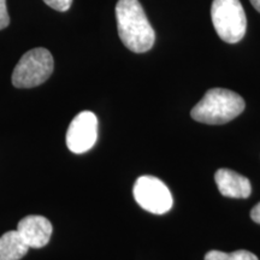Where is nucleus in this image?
Returning a JSON list of instances; mask_svg holds the SVG:
<instances>
[{"label":"nucleus","instance_id":"f257e3e1","mask_svg":"<svg viewBox=\"0 0 260 260\" xmlns=\"http://www.w3.org/2000/svg\"><path fill=\"white\" fill-rule=\"evenodd\" d=\"M116 18L118 35L128 50L135 53H144L153 47L154 29L139 0H118Z\"/></svg>","mask_w":260,"mask_h":260},{"label":"nucleus","instance_id":"f03ea898","mask_svg":"<svg viewBox=\"0 0 260 260\" xmlns=\"http://www.w3.org/2000/svg\"><path fill=\"white\" fill-rule=\"evenodd\" d=\"M241 95L225 88L209 89L190 111L194 121L204 124H225L245 110Z\"/></svg>","mask_w":260,"mask_h":260},{"label":"nucleus","instance_id":"7ed1b4c3","mask_svg":"<svg viewBox=\"0 0 260 260\" xmlns=\"http://www.w3.org/2000/svg\"><path fill=\"white\" fill-rule=\"evenodd\" d=\"M54 61L46 48H32L23 54L12 73V84L16 88H32L50 79Z\"/></svg>","mask_w":260,"mask_h":260},{"label":"nucleus","instance_id":"20e7f679","mask_svg":"<svg viewBox=\"0 0 260 260\" xmlns=\"http://www.w3.org/2000/svg\"><path fill=\"white\" fill-rule=\"evenodd\" d=\"M211 18L218 37L228 44H236L245 37L247 17L240 0H213Z\"/></svg>","mask_w":260,"mask_h":260},{"label":"nucleus","instance_id":"39448f33","mask_svg":"<svg viewBox=\"0 0 260 260\" xmlns=\"http://www.w3.org/2000/svg\"><path fill=\"white\" fill-rule=\"evenodd\" d=\"M134 199L147 212L164 214L171 210L174 199L164 182L154 176H140L134 184Z\"/></svg>","mask_w":260,"mask_h":260},{"label":"nucleus","instance_id":"423d86ee","mask_svg":"<svg viewBox=\"0 0 260 260\" xmlns=\"http://www.w3.org/2000/svg\"><path fill=\"white\" fill-rule=\"evenodd\" d=\"M98 139V118L93 112L82 111L75 116L67 132L68 148L73 153L82 154L95 145Z\"/></svg>","mask_w":260,"mask_h":260},{"label":"nucleus","instance_id":"0eeeda50","mask_svg":"<svg viewBox=\"0 0 260 260\" xmlns=\"http://www.w3.org/2000/svg\"><path fill=\"white\" fill-rule=\"evenodd\" d=\"M17 232L29 248H42L50 242L53 228L46 217L31 214L19 220Z\"/></svg>","mask_w":260,"mask_h":260},{"label":"nucleus","instance_id":"6e6552de","mask_svg":"<svg viewBox=\"0 0 260 260\" xmlns=\"http://www.w3.org/2000/svg\"><path fill=\"white\" fill-rule=\"evenodd\" d=\"M214 181L220 194L226 198L247 199L252 193L251 181L229 169H219L214 175Z\"/></svg>","mask_w":260,"mask_h":260},{"label":"nucleus","instance_id":"1a4fd4ad","mask_svg":"<svg viewBox=\"0 0 260 260\" xmlns=\"http://www.w3.org/2000/svg\"><path fill=\"white\" fill-rule=\"evenodd\" d=\"M28 249L29 246L17 230H10L0 236V260H21Z\"/></svg>","mask_w":260,"mask_h":260},{"label":"nucleus","instance_id":"9d476101","mask_svg":"<svg viewBox=\"0 0 260 260\" xmlns=\"http://www.w3.org/2000/svg\"><path fill=\"white\" fill-rule=\"evenodd\" d=\"M205 260H259L258 256L252 252L240 249L233 253H225L220 251H210L205 255Z\"/></svg>","mask_w":260,"mask_h":260},{"label":"nucleus","instance_id":"9b49d317","mask_svg":"<svg viewBox=\"0 0 260 260\" xmlns=\"http://www.w3.org/2000/svg\"><path fill=\"white\" fill-rule=\"evenodd\" d=\"M44 3L53 10H57L59 12H65L70 9L71 4H73V0H44Z\"/></svg>","mask_w":260,"mask_h":260},{"label":"nucleus","instance_id":"f8f14e48","mask_svg":"<svg viewBox=\"0 0 260 260\" xmlns=\"http://www.w3.org/2000/svg\"><path fill=\"white\" fill-rule=\"evenodd\" d=\"M10 16L6 6V0H0V30L9 27Z\"/></svg>","mask_w":260,"mask_h":260},{"label":"nucleus","instance_id":"ddd939ff","mask_svg":"<svg viewBox=\"0 0 260 260\" xmlns=\"http://www.w3.org/2000/svg\"><path fill=\"white\" fill-rule=\"evenodd\" d=\"M251 218L254 220L255 223L260 224V203L256 204L251 211Z\"/></svg>","mask_w":260,"mask_h":260},{"label":"nucleus","instance_id":"4468645a","mask_svg":"<svg viewBox=\"0 0 260 260\" xmlns=\"http://www.w3.org/2000/svg\"><path fill=\"white\" fill-rule=\"evenodd\" d=\"M251 4L254 6L256 11L260 12V0H251Z\"/></svg>","mask_w":260,"mask_h":260}]
</instances>
